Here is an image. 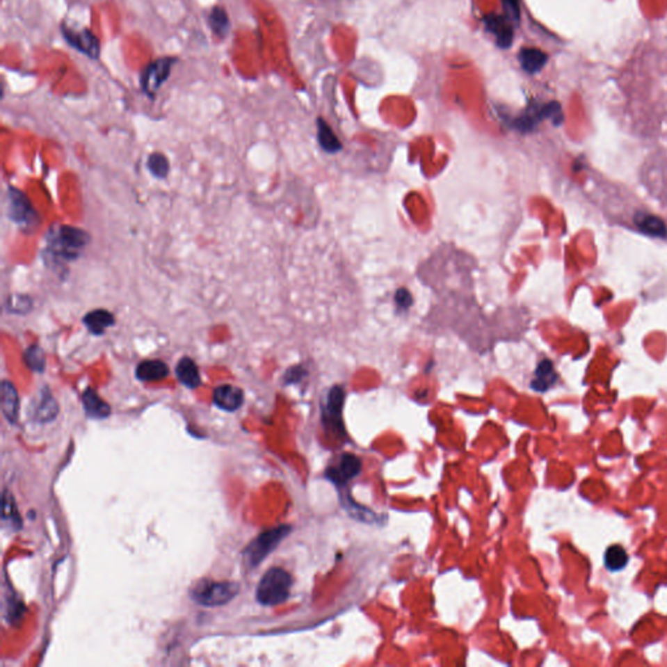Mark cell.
<instances>
[{
  "label": "cell",
  "instance_id": "cell-1",
  "mask_svg": "<svg viewBox=\"0 0 667 667\" xmlns=\"http://www.w3.org/2000/svg\"><path fill=\"white\" fill-rule=\"evenodd\" d=\"M92 237L80 227L58 225L50 227L46 234V249L43 252L46 262L59 266L76 261L83 256V249L89 246Z\"/></svg>",
  "mask_w": 667,
  "mask_h": 667
},
{
  "label": "cell",
  "instance_id": "cell-2",
  "mask_svg": "<svg viewBox=\"0 0 667 667\" xmlns=\"http://www.w3.org/2000/svg\"><path fill=\"white\" fill-rule=\"evenodd\" d=\"M292 577L280 567L270 568L257 586V601L261 605L275 606L287 601Z\"/></svg>",
  "mask_w": 667,
  "mask_h": 667
},
{
  "label": "cell",
  "instance_id": "cell-3",
  "mask_svg": "<svg viewBox=\"0 0 667 667\" xmlns=\"http://www.w3.org/2000/svg\"><path fill=\"white\" fill-rule=\"evenodd\" d=\"M8 216L16 223L21 231L26 235L33 234L40 225L42 218L38 211L31 205L29 198L20 189L8 186Z\"/></svg>",
  "mask_w": 667,
  "mask_h": 667
},
{
  "label": "cell",
  "instance_id": "cell-4",
  "mask_svg": "<svg viewBox=\"0 0 667 667\" xmlns=\"http://www.w3.org/2000/svg\"><path fill=\"white\" fill-rule=\"evenodd\" d=\"M176 63L177 58L175 56H162L145 65L140 76V86L149 99L154 101L156 93L159 92L163 83L170 79V74Z\"/></svg>",
  "mask_w": 667,
  "mask_h": 667
},
{
  "label": "cell",
  "instance_id": "cell-5",
  "mask_svg": "<svg viewBox=\"0 0 667 667\" xmlns=\"http://www.w3.org/2000/svg\"><path fill=\"white\" fill-rule=\"evenodd\" d=\"M291 532L289 525H280L274 529L259 534L256 540L248 545L244 550V562L248 567L253 568L259 565L267 555L270 554L280 541Z\"/></svg>",
  "mask_w": 667,
  "mask_h": 667
},
{
  "label": "cell",
  "instance_id": "cell-6",
  "mask_svg": "<svg viewBox=\"0 0 667 667\" xmlns=\"http://www.w3.org/2000/svg\"><path fill=\"white\" fill-rule=\"evenodd\" d=\"M239 593V585L235 583H216V581H206L195 585L192 597L197 604L214 607V606L226 605L235 595Z\"/></svg>",
  "mask_w": 667,
  "mask_h": 667
},
{
  "label": "cell",
  "instance_id": "cell-7",
  "mask_svg": "<svg viewBox=\"0 0 667 667\" xmlns=\"http://www.w3.org/2000/svg\"><path fill=\"white\" fill-rule=\"evenodd\" d=\"M63 38L76 51L83 54L92 61H98L101 56V41L99 38L89 29L76 31L70 28L67 24L63 22L61 25Z\"/></svg>",
  "mask_w": 667,
  "mask_h": 667
},
{
  "label": "cell",
  "instance_id": "cell-8",
  "mask_svg": "<svg viewBox=\"0 0 667 667\" xmlns=\"http://www.w3.org/2000/svg\"><path fill=\"white\" fill-rule=\"evenodd\" d=\"M346 399V392L341 386H334L328 394V399L322 410V421L330 433L337 435H344L343 425V405Z\"/></svg>",
  "mask_w": 667,
  "mask_h": 667
},
{
  "label": "cell",
  "instance_id": "cell-9",
  "mask_svg": "<svg viewBox=\"0 0 667 667\" xmlns=\"http://www.w3.org/2000/svg\"><path fill=\"white\" fill-rule=\"evenodd\" d=\"M361 471V460L353 453H343L338 462L326 471V477L331 483L343 486L356 477Z\"/></svg>",
  "mask_w": 667,
  "mask_h": 667
},
{
  "label": "cell",
  "instance_id": "cell-10",
  "mask_svg": "<svg viewBox=\"0 0 667 667\" xmlns=\"http://www.w3.org/2000/svg\"><path fill=\"white\" fill-rule=\"evenodd\" d=\"M486 31L495 37V42L501 49H508L513 41V24L506 16L489 13L483 17Z\"/></svg>",
  "mask_w": 667,
  "mask_h": 667
},
{
  "label": "cell",
  "instance_id": "cell-11",
  "mask_svg": "<svg viewBox=\"0 0 667 667\" xmlns=\"http://www.w3.org/2000/svg\"><path fill=\"white\" fill-rule=\"evenodd\" d=\"M213 401L223 411H237L244 403V392L236 386L222 385L214 390Z\"/></svg>",
  "mask_w": 667,
  "mask_h": 667
},
{
  "label": "cell",
  "instance_id": "cell-12",
  "mask_svg": "<svg viewBox=\"0 0 667 667\" xmlns=\"http://www.w3.org/2000/svg\"><path fill=\"white\" fill-rule=\"evenodd\" d=\"M83 323L90 334L101 337L106 332V330L113 328L116 323V319L111 312H109L107 309L99 308L86 313L83 317Z\"/></svg>",
  "mask_w": 667,
  "mask_h": 667
},
{
  "label": "cell",
  "instance_id": "cell-13",
  "mask_svg": "<svg viewBox=\"0 0 667 667\" xmlns=\"http://www.w3.org/2000/svg\"><path fill=\"white\" fill-rule=\"evenodd\" d=\"M168 374V365L159 359L144 360L136 368V377L143 382L165 380Z\"/></svg>",
  "mask_w": 667,
  "mask_h": 667
},
{
  "label": "cell",
  "instance_id": "cell-14",
  "mask_svg": "<svg viewBox=\"0 0 667 667\" xmlns=\"http://www.w3.org/2000/svg\"><path fill=\"white\" fill-rule=\"evenodd\" d=\"M0 390H1V412L7 421L16 422L19 417V407H20L17 390L13 386V383L8 380L1 382Z\"/></svg>",
  "mask_w": 667,
  "mask_h": 667
},
{
  "label": "cell",
  "instance_id": "cell-15",
  "mask_svg": "<svg viewBox=\"0 0 667 667\" xmlns=\"http://www.w3.org/2000/svg\"><path fill=\"white\" fill-rule=\"evenodd\" d=\"M176 377L189 389H197L201 385V376L200 370L192 357L184 356L179 360L176 365Z\"/></svg>",
  "mask_w": 667,
  "mask_h": 667
},
{
  "label": "cell",
  "instance_id": "cell-16",
  "mask_svg": "<svg viewBox=\"0 0 667 667\" xmlns=\"http://www.w3.org/2000/svg\"><path fill=\"white\" fill-rule=\"evenodd\" d=\"M556 380H558V376L555 373L553 362L550 360H543L534 371L531 386L534 391L545 392L554 386Z\"/></svg>",
  "mask_w": 667,
  "mask_h": 667
},
{
  "label": "cell",
  "instance_id": "cell-17",
  "mask_svg": "<svg viewBox=\"0 0 667 667\" xmlns=\"http://www.w3.org/2000/svg\"><path fill=\"white\" fill-rule=\"evenodd\" d=\"M207 24L213 34L220 40H225L231 31V21L227 10L222 6H216L211 8L207 16Z\"/></svg>",
  "mask_w": 667,
  "mask_h": 667
},
{
  "label": "cell",
  "instance_id": "cell-18",
  "mask_svg": "<svg viewBox=\"0 0 667 667\" xmlns=\"http://www.w3.org/2000/svg\"><path fill=\"white\" fill-rule=\"evenodd\" d=\"M83 403L86 413L95 419H106L111 413L110 405L90 387L83 391Z\"/></svg>",
  "mask_w": 667,
  "mask_h": 667
},
{
  "label": "cell",
  "instance_id": "cell-19",
  "mask_svg": "<svg viewBox=\"0 0 667 667\" xmlns=\"http://www.w3.org/2000/svg\"><path fill=\"white\" fill-rule=\"evenodd\" d=\"M519 62L524 71L529 74L538 73L547 62V55L538 49H523L519 52Z\"/></svg>",
  "mask_w": 667,
  "mask_h": 667
},
{
  "label": "cell",
  "instance_id": "cell-20",
  "mask_svg": "<svg viewBox=\"0 0 667 667\" xmlns=\"http://www.w3.org/2000/svg\"><path fill=\"white\" fill-rule=\"evenodd\" d=\"M635 222L638 230L649 236L664 237L666 235V226L658 216L637 214Z\"/></svg>",
  "mask_w": 667,
  "mask_h": 667
},
{
  "label": "cell",
  "instance_id": "cell-21",
  "mask_svg": "<svg viewBox=\"0 0 667 667\" xmlns=\"http://www.w3.org/2000/svg\"><path fill=\"white\" fill-rule=\"evenodd\" d=\"M317 127H319V143L323 150L328 153H337L341 149V144L338 140V137L332 132L331 127L326 123L322 118L317 120Z\"/></svg>",
  "mask_w": 667,
  "mask_h": 667
},
{
  "label": "cell",
  "instance_id": "cell-22",
  "mask_svg": "<svg viewBox=\"0 0 667 667\" xmlns=\"http://www.w3.org/2000/svg\"><path fill=\"white\" fill-rule=\"evenodd\" d=\"M22 359L28 369L34 373H43L46 369V353L38 344H31L24 351Z\"/></svg>",
  "mask_w": 667,
  "mask_h": 667
},
{
  "label": "cell",
  "instance_id": "cell-23",
  "mask_svg": "<svg viewBox=\"0 0 667 667\" xmlns=\"http://www.w3.org/2000/svg\"><path fill=\"white\" fill-rule=\"evenodd\" d=\"M628 563V554L626 549L620 545L610 546L605 553L606 568L611 572L622 571Z\"/></svg>",
  "mask_w": 667,
  "mask_h": 667
},
{
  "label": "cell",
  "instance_id": "cell-24",
  "mask_svg": "<svg viewBox=\"0 0 667 667\" xmlns=\"http://www.w3.org/2000/svg\"><path fill=\"white\" fill-rule=\"evenodd\" d=\"M58 412H59L58 403L54 399V396L50 394L49 389L45 387L42 391L41 401H40L38 408H37V417L43 422L51 421L55 419Z\"/></svg>",
  "mask_w": 667,
  "mask_h": 667
},
{
  "label": "cell",
  "instance_id": "cell-25",
  "mask_svg": "<svg viewBox=\"0 0 667 667\" xmlns=\"http://www.w3.org/2000/svg\"><path fill=\"white\" fill-rule=\"evenodd\" d=\"M146 166L150 174L155 176L156 179H166L170 174V162L167 156L161 152H154L149 155Z\"/></svg>",
  "mask_w": 667,
  "mask_h": 667
},
{
  "label": "cell",
  "instance_id": "cell-26",
  "mask_svg": "<svg viewBox=\"0 0 667 667\" xmlns=\"http://www.w3.org/2000/svg\"><path fill=\"white\" fill-rule=\"evenodd\" d=\"M33 309V298L28 295H10L6 301V310L12 314L25 316Z\"/></svg>",
  "mask_w": 667,
  "mask_h": 667
},
{
  "label": "cell",
  "instance_id": "cell-27",
  "mask_svg": "<svg viewBox=\"0 0 667 667\" xmlns=\"http://www.w3.org/2000/svg\"><path fill=\"white\" fill-rule=\"evenodd\" d=\"M504 16L513 22V25L520 21V0H502Z\"/></svg>",
  "mask_w": 667,
  "mask_h": 667
},
{
  "label": "cell",
  "instance_id": "cell-28",
  "mask_svg": "<svg viewBox=\"0 0 667 667\" xmlns=\"http://www.w3.org/2000/svg\"><path fill=\"white\" fill-rule=\"evenodd\" d=\"M10 510H8L7 506L3 504V519H4V520H8L10 525L15 524L16 528H20V516H19V513L16 511V506H15V502H13L12 497L10 498Z\"/></svg>",
  "mask_w": 667,
  "mask_h": 667
},
{
  "label": "cell",
  "instance_id": "cell-29",
  "mask_svg": "<svg viewBox=\"0 0 667 667\" xmlns=\"http://www.w3.org/2000/svg\"><path fill=\"white\" fill-rule=\"evenodd\" d=\"M307 376V371L303 368V367H294V368H289V369L286 371L284 374V382L287 385H291V383H296V382H300L303 380L304 377Z\"/></svg>",
  "mask_w": 667,
  "mask_h": 667
},
{
  "label": "cell",
  "instance_id": "cell-30",
  "mask_svg": "<svg viewBox=\"0 0 667 667\" xmlns=\"http://www.w3.org/2000/svg\"><path fill=\"white\" fill-rule=\"evenodd\" d=\"M395 300H396V303H398V305H399L401 308L407 309L412 304L411 294H410L407 289H404V288H401V289L398 291V294H396V296H395Z\"/></svg>",
  "mask_w": 667,
  "mask_h": 667
}]
</instances>
